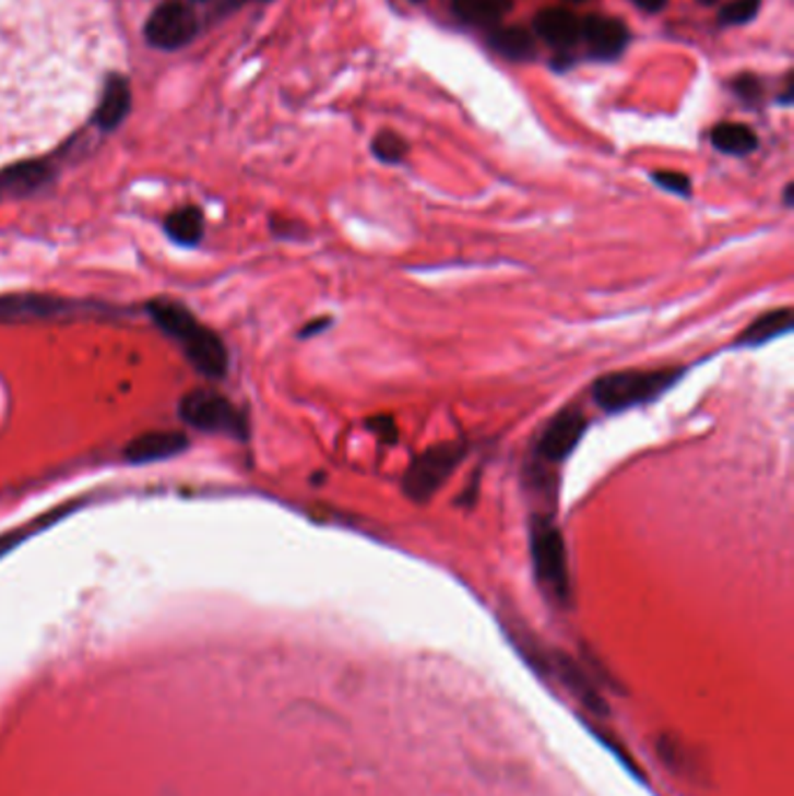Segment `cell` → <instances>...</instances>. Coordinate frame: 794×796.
Returning <instances> with one entry per match:
<instances>
[{
    "label": "cell",
    "instance_id": "277c9868",
    "mask_svg": "<svg viewBox=\"0 0 794 796\" xmlns=\"http://www.w3.org/2000/svg\"><path fill=\"white\" fill-rule=\"evenodd\" d=\"M466 445L462 440H443L415 456L403 475L401 489L415 503H427L443 487L457 466L464 462Z\"/></svg>",
    "mask_w": 794,
    "mask_h": 796
},
{
    "label": "cell",
    "instance_id": "ac0fdd59",
    "mask_svg": "<svg viewBox=\"0 0 794 796\" xmlns=\"http://www.w3.org/2000/svg\"><path fill=\"white\" fill-rule=\"evenodd\" d=\"M370 150H374L376 158L382 164H401L405 156H408V143L405 140L394 133V131H382L374 138V143H370Z\"/></svg>",
    "mask_w": 794,
    "mask_h": 796
},
{
    "label": "cell",
    "instance_id": "7402d4cb",
    "mask_svg": "<svg viewBox=\"0 0 794 796\" xmlns=\"http://www.w3.org/2000/svg\"><path fill=\"white\" fill-rule=\"evenodd\" d=\"M366 427L370 431H376V436L384 442H396L399 440V429H396V421L390 417V415H378L374 419L366 421Z\"/></svg>",
    "mask_w": 794,
    "mask_h": 796
},
{
    "label": "cell",
    "instance_id": "44dd1931",
    "mask_svg": "<svg viewBox=\"0 0 794 796\" xmlns=\"http://www.w3.org/2000/svg\"><path fill=\"white\" fill-rule=\"evenodd\" d=\"M732 92L744 100V103H760L762 100V94H765V86H762V80L755 78V75H738L734 82H732Z\"/></svg>",
    "mask_w": 794,
    "mask_h": 796
},
{
    "label": "cell",
    "instance_id": "3957f363",
    "mask_svg": "<svg viewBox=\"0 0 794 796\" xmlns=\"http://www.w3.org/2000/svg\"><path fill=\"white\" fill-rule=\"evenodd\" d=\"M529 550L538 587L559 606H569L571 601V575L569 555L561 531L548 515H534L529 526Z\"/></svg>",
    "mask_w": 794,
    "mask_h": 796
},
{
    "label": "cell",
    "instance_id": "f1b7e54d",
    "mask_svg": "<svg viewBox=\"0 0 794 796\" xmlns=\"http://www.w3.org/2000/svg\"><path fill=\"white\" fill-rule=\"evenodd\" d=\"M571 3H585V0H571Z\"/></svg>",
    "mask_w": 794,
    "mask_h": 796
},
{
    "label": "cell",
    "instance_id": "d6986e66",
    "mask_svg": "<svg viewBox=\"0 0 794 796\" xmlns=\"http://www.w3.org/2000/svg\"><path fill=\"white\" fill-rule=\"evenodd\" d=\"M762 10V0H730L720 8L718 22L722 26H744L750 24Z\"/></svg>",
    "mask_w": 794,
    "mask_h": 796
},
{
    "label": "cell",
    "instance_id": "7a4b0ae2",
    "mask_svg": "<svg viewBox=\"0 0 794 796\" xmlns=\"http://www.w3.org/2000/svg\"><path fill=\"white\" fill-rule=\"evenodd\" d=\"M683 376V366L615 370V373L602 376L592 384V399L604 413H625L660 399Z\"/></svg>",
    "mask_w": 794,
    "mask_h": 796
},
{
    "label": "cell",
    "instance_id": "2e32d148",
    "mask_svg": "<svg viewBox=\"0 0 794 796\" xmlns=\"http://www.w3.org/2000/svg\"><path fill=\"white\" fill-rule=\"evenodd\" d=\"M164 226H166V234L175 242L182 245V247H193V245H199L201 238H203L205 219H203V212L199 207L187 205V207L170 212Z\"/></svg>",
    "mask_w": 794,
    "mask_h": 796
},
{
    "label": "cell",
    "instance_id": "4316f807",
    "mask_svg": "<svg viewBox=\"0 0 794 796\" xmlns=\"http://www.w3.org/2000/svg\"><path fill=\"white\" fill-rule=\"evenodd\" d=\"M783 199H785V205L790 207V205H792V185H787V187H785V193H783Z\"/></svg>",
    "mask_w": 794,
    "mask_h": 796
},
{
    "label": "cell",
    "instance_id": "6da1fadb",
    "mask_svg": "<svg viewBox=\"0 0 794 796\" xmlns=\"http://www.w3.org/2000/svg\"><path fill=\"white\" fill-rule=\"evenodd\" d=\"M152 320L162 329L168 338L180 345L185 357L199 373L208 378H224L228 370V354L220 335L201 324L197 314L187 310L178 300L156 298L147 306Z\"/></svg>",
    "mask_w": 794,
    "mask_h": 796
},
{
    "label": "cell",
    "instance_id": "5b68a950",
    "mask_svg": "<svg viewBox=\"0 0 794 796\" xmlns=\"http://www.w3.org/2000/svg\"><path fill=\"white\" fill-rule=\"evenodd\" d=\"M178 413L180 419L197 431L232 436L238 440H245L250 433L242 411L215 389H193V392L185 394Z\"/></svg>",
    "mask_w": 794,
    "mask_h": 796
},
{
    "label": "cell",
    "instance_id": "484cf974",
    "mask_svg": "<svg viewBox=\"0 0 794 796\" xmlns=\"http://www.w3.org/2000/svg\"><path fill=\"white\" fill-rule=\"evenodd\" d=\"M245 3H247V0H220V3H217V14H228V12H234V10L242 8Z\"/></svg>",
    "mask_w": 794,
    "mask_h": 796
},
{
    "label": "cell",
    "instance_id": "ba28073f",
    "mask_svg": "<svg viewBox=\"0 0 794 796\" xmlns=\"http://www.w3.org/2000/svg\"><path fill=\"white\" fill-rule=\"evenodd\" d=\"M580 40L588 45L590 57L596 61H613L623 55L629 45V28L615 16L590 14L582 20Z\"/></svg>",
    "mask_w": 794,
    "mask_h": 796
},
{
    "label": "cell",
    "instance_id": "603a6c76",
    "mask_svg": "<svg viewBox=\"0 0 794 796\" xmlns=\"http://www.w3.org/2000/svg\"><path fill=\"white\" fill-rule=\"evenodd\" d=\"M33 531H35L33 526H20V528L8 531V534L0 536V557L8 555V553H12L16 545H20L22 540H26V538L33 534Z\"/></svg>",
    "mask_w": 794,
    "mask_h": 796
},
{
    "label": "cell",
    "instance_id": "83f0119b",
    "mask_svg": "<svg viewBox=\"0 0 794 796\" xmlns=\"http://www.w3.org/2000/svg\"><path fill=\"white\" fill-rule=\"evenodd\" d=\"M697 3H699V5H703V8H713V5L722 3V0H697Z\"/></svg>",
    "mask_w": 794,
    "mask_h": 796
},
{
    "label": "cell",
    "instance_id": "cb8c5ba5",
    "mask_svg": "<svg viewBox=\"0 0 794 796\" xmlns=\"http://www.w3.org/2000/svg\"><path fill=\"white\" fill-rule=\"evenodd\" d=\"M633 5H637L641 12H648V14H657L666 8L668 0H631Z\"/></svg>",
    "mask_w": 794,
    "mask_h": 796
},
{
    "label": "cell",
    "instance_id": "52a82bcc",
    "mask_svg": "<svg viewBox=\"0 0 794 796\" xmlns=\"http://www.w3.org/2000/svg\"><path fill=\"white\" fill-rule=\"evenodd\" d=\"M590 421L580 408L569 405V408L559 411L548 427L543 429L538 442H536V454L545 464H561L573 454V450L580 445L582 436H585Z\"/></svg>",
    "mask_w": 794,
    "mask_h": 796
},
{
    "label": "cell",
    "instance_id": "7c38bea8",
    "mask_svg": "<svg viewBox=\"0 0 794 796\" xmlns=\"http://www.w3.org/2000/svg\"><path fill=\"white\" fill-rule=\"evenodd\" d=\"M487 45L491 51L508 61L526 63L536 59L534 35L522 26H494L487 31Z\"/></svg>",
    "mask_w": 794,
    "mask_h": 796
},
{
    "label": "cell",
    "instance_id": "9a60e30c",
    "mask_svg": "<svg viewBox=\"0 0 794 796\" xmlns=\"http://www.w3.org/2000/svg\"><path fill=\"white\" fill-rule=\"evenodd\" d=\"M711 143L718 152L730 156H748L760 145L755 131L746 123L738 121H722L711 131Z\"/></svg>",
    "mask_w": 794,
    "mask_h": 796
},
{
    "label": "cell",
    "instance_id": "8992f818",
    "mask_svg": "<svg viewBox=\"0 0 794 796\" xmlns=\"http://www.w3.org/2000/svg\"><path fill=\"white\" fill-rule=\"evenodd\" d=\"M197 31V14L185 0H164L162 5H156L145 24V38L156 49L173 51L191 43Z\"/></svg>",
    "mask_w": 794,
    "mask_h": 796
},
{
    "label": "cell",
    "instance_id": "9c48e42d",
    "mask_svg": "<svg viewBox=\"0 0 794 796\" xmlns=\"http://www.w3.org/2000/svg\"><path fill=\"white\" fill-rule=\"evenodd\" d=\"M534 33L543 43L567 55L580 43L582 20L567 8H545L534 16Z\"/></svg>",
    "mask_w": 794,
    "mask_h": 796
},
{
    "label": "cell",
    "instance_id": "30bf717a",
    "mask_svg": "<svg viewBox=\"0 0 794 796\" xmlns=\"http://www.w3.org/2000/svg\"><path fill=\"white\" fill-rule=\"evenodd\" d=\"M187 448L189 438L182 431H147L123 448V459L131 464H150L180 454Z\"/></svg>",
    "mask_w": 794,
    "mask_h": 796
},
{
    "label": "cell",
    "instance_id": "5bb4252c",
    "mask_svg": "<svg viewBox=\"0 0 794 796\" xmlns=\"http://www.w3.org/2000/svg\"><path fill=\"white\" fill-rule=\"evenodd\" d=\"M510 10L513 0H452V12L459 22L487 31L499 26Z\"/></svg>",
    "mask_w": 794,
    "mask_h": 796
},
{
    "label": "cell",
    "instance_id": "e0dca14e",
    "mask_svg": "<svg viewBox=\"0 0 794 796\" xmlns=\"http://www.w3.org/2000/svg\"><path fill=\"white\" fill-rule=\"evenodd\" d=\"M49 177V168L40 162H26L0 170V193H26L40 187Z\"/></svg>",
    "mask_w": 794,
    "mask_h": 796
},
{
    "label": "cell",
    "instance_id": "8fae6325",
    "mask_svg": "<svg viewBox=\"0 0 794 796\" xmlns=\"http://www.w3.org/2000/svg\"><path fill=\"white\" fill-rule=\"evenodd\" d=\"M131 112V86L121 75H110L103 86L96 110V123L103 131H112Z\"/></svg>",
    "mask_w": 794,
    "mask_h": 796
},
{
    "label": "cell",
    "instance_id": "d4e9b609",
    "mask_svg": "<svg viewBox=\"0 0 794 796\" xmlns=\"http://www.w3.org/2000/svg\"><path fill=\"white\" fill-rule=\"evenodd\" d=\"M329 326H331V320H329V317H322V320H315V322H310V324L301 331V338H308V335L320 333V331H324V329H329Z\"/></svg>",
    "mask_w": 794,
    "mask_h": 796
},
{
    "label": "cell",
    "instance_id": "4fadbf2b",
    "mask_svg": "<svg viewBox=\"0 0 794 796\" xmlns=\"http://www.w3.org/2000/svg\"><path fill=\"white\" fill-rule=\"evenodd\" d=\"M792 324H794V312L790 306L779 308V310H769L744 329V333L736 338V347L767 345L769 341H775V338H781V335L790 333Z\"/></svg>",
    "mask_w": 794,
    "mask_h": 796
},
{
    "label": "cell",
    "instance_id": "f546056e",
    "mask_svg": "<svg viewBox=\"0 0 794 796\" xmlns=\"http://www.w3.org/2000/svg\"><path fill=\"white\" fill-rule=\"evenodd\" d=\"M193 3H205V0H193Z\"/></svg>",
    "mask_w": 794,
    "mask_h": 796
},
{
    "label": "cell",
    "instance_id": "ffe728a7",
    "mask_svg": "<svg viewBox=\"0 0 794 796\" xmlns=\"http://www.w3.org/2000/svg\"><path fill=\"white\" fill-rule=\"evenodd\" d=\"M652 182L657 187L666 189L668 193H676V197H690L692 193V180L685 173H676V170H657L652 173Z\"/></svg>",
    "mask_w": 794,
    "mask_h": 796
}]
</instances>
